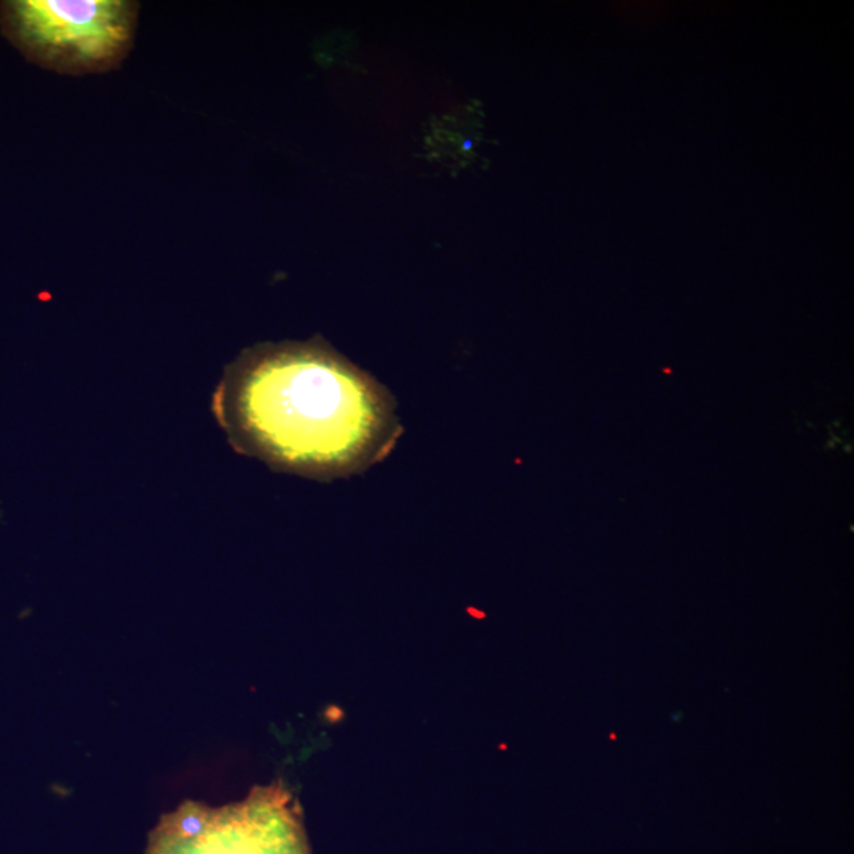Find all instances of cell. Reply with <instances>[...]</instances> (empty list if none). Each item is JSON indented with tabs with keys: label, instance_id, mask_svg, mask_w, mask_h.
Returning <instances> with one entry per match:
<instances>
[{
	"label": "cell",
	"instance_id": "6da1fadb",
	"mask_svg": "<svg viewBox=\"0 0 854 854\" xmlns=\"http://www.w3.org/2000/svg\"><path fill=\"white\" fill-rule=\"evenodd\" d=\"M217 402L239 450L317 480L366 472L402 435L390 391L323 342L246 353Z\"/></svg>",
	"mask_w": 854,
	"mask_h": 854
},
{
	"label": "cell",
	"instance_id": "7a4b0ae2",
	"mask_svg": "<svg viewBox=\"0 0 854 854\" xmlns=\"http://www.w3.org/2000/svg\"><path fill=\"white\" fill-rule=\"evenodd\" d=\"M138 12L125 0H15L0 7V24L35 64L91 75L116 69L130 53Z\"/></svg>",
	"mask_w": 854,
	"mask_h": 854
},
{
	"label": "cell",
	"instance_id": "3957f363",
	"mask_svg": "<svg viewBox=\"0 0 854 854\" xmlns=\"http://www.w3.org/2000/svg\"><path fill=\"white\" fill-rule=\"evenodd\" d=\"M146 854H310L298 804L279 783L223 807L187 801L160 818Z\"/></svg>",
	"mask_w": 854,
	"mask_h": 854
}]
</instances>
